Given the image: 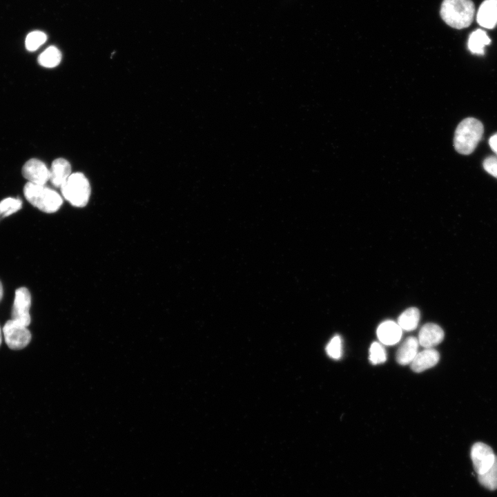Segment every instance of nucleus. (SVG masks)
Wrapping results in <instances>:
<instances>
[{
	"mask_svg": "<svg viewBox=\"0 0 497 497\" xmlns=\"http://www.w3.org/2000/svg\"><path fill=\"white\" fill-rule=\"evenodd\" d=\"M61 191L71 205L82 208L89 201L91 188L88 179L83 173H75L61 186Z\"/></svg>",
	"mask_w": 497,
	"mask_h": 497,
	"instance_id": "obj_4",
	"label": "nucleus"
},
{
	"mask_svg": "<svg viewBox=\"0 0 497 497\" xmlns=\"http://www.w3.org/2000/svg\"><path fill=\"white\" fill-rule=\"evenodd\" d=\"M491 42L487 32L482 29L473 31L469 37L468 48L474 54H484L485 47Z\"/></svg>",
	"mask_w": 497,
	"mask_h": 497,
	"instance_id": "obj_15",
	"label": "nucleus"
},
{
	"mask_svg": "<svg viewBox=\"0 0 497 497\" xmlns=\"http://www.w3.org/2000/svg\"><path fill=\"white\" fill-rule=\"evenodd\" d=\"M23 194L28 202L46 213L57 211L63 203L60 195L45 185L28 182L23 187Z\"/></svg>",
	"mask_w": 497,
	"mask_h": 497,
	"instance_id": "obj_3",
	"label": "nucleus"
},
{
	"mask_svg": "<svg viewBox=\"0 0 497 497\" xmlns=\"http://www.w3.org/2000/svg\"><path fill=\"white\" fill-rule=\"evenodd\" d=\"M483 168L489 174L497 178V156H489L483 162Z\"/></svg>",
	"mask_w": 497,
	"mask_h": 497,
	"instance_id": "obj_23",
	"label": "nucleus"
},
{
	"mask_svg": "<svg viewBox=\"0 0 497 497\" xmlns=\"http://www.w3.org/2000/svg\"><path fill=\"white\" fill-rule=\"evenodd\" d=\"M419 320V310L416 307H410L400 315L398 318V324L402 330L410 331L416 329Z\"/></svg>",
	"mask_w": 497,
	"mask_h": 497,
	"instance_id": "obj_16",
	"label": "nucleus"
},
{
	"mask_svg": "<svg viewBox=\"0 0 497 497\" xmlns=\"http://www.w3.org/2000/svg\"><path fill=\"white\" fill-rule=\"evenodd\" d=\"M419 342L417 338L409 336L400 344L396 354V359L401 365L410 364L418 353Z\"/></svg>",
	"mask_w": 497,
	"mask_h": 497,
	"instance_id": "obj_14",
	"label": "nucleus"
},
{
	"mask_svg": "<svg viewBox=\"0 0 497 497\" xmlns=\"http://www.w3.org/2000/svg\"><path fill=\"white\" fill-rule=\"evenodd\" d=\"M439 353L433 348H425L418 352L411 362V369L416 373L422 372L434 367L439 361Z\"/></svg>",
	"mask_w": 497,
	"mask_h": 497,
	"instance_id": "obj_12",
	"label": "nucleus"
},
{
	"mask_svg": "<svg viewBox=\"0 0 497 497\" xmlns=\"http://www.w3.org/2000/svg\"><path fill=\"white\" fill-rule=\"evenodd\" d=\"M1 341H2V335H1V328H0V345L1 344Z\"/></svg>",
	"mask_w": 497,
	"mask_h": 497,
	"instance_id": "obj_26",
	"label": "nucleus"
},
{
	"mask_svg": "<svg viewBox=\"0 0 497 497\" xmlns=\"http://www.w3.org/2000/svg\"><path fill=\"white\" fill-rule=\"evenodd\" d=\"M3 333L7 345L13 350L25 348L31 340V333L27 327L12 319L6 322Z\"/></svg>",
	"mask_w": 497,
	"mask_h": 497,
	"instance_id": "obj_5",
	"label": "nucleus"
},
{
	"mask_svg": "<svg viewBox=\"0 0 497 497\" xmlns=\"http://www.w3.org/2000/svg\"><path fill=\"white\" fill-rule=\"evenodd\" d=\"M484 132L483 124L474 117L463 119L457 126L454 138L456 150L462 155L471 154L480 141Z\"/></svg>",
	"mask_w": 497,
	"mask_h": 497,
	"instance_id": "obj_2",
	"label": "nucleus"
},
{
	"mask_svg": "<svg viewBox=\"0 0 497 497\" xmlns=\"http://www.w3.org/2000/svg\"><path fill=\"white\" fill-rule=\"evenodd\" d=\"M22 202L19 198L8 197L0 202V215L9 216L21 209Z\"/></svg>",
	"mask_w": 497,
	"mask_h": 497,
	"instance_id": "obj_19",
	"label": "nucleus"
},
{
	"mask_svg": "<svg viewBox=\"0 0 497 497\" xmlns=\"http://www.w3.org/2000/svg\"><path fill=\"white\" fill-rule=\"evenodd\" d=\"M476 21L483 28H494L497 25V0H485L479 6Z\"/></svg>",
	"mask_w": 497,
	"mask_h": 497,
	"instance_id": "obj_10",
	"label": "nucleus"
},
{
	"mask_svg": "<svg viewBox=\"0 0 497 497\" xmlns=\"http://www.w3.org/2000/svg\"><path fill=\"white\" fill-rule=\"evenodd\" d=\"M49 172V180L55 186L61 188L72 174L71 166L66 159L57 158L52 162Z\"/></svg>",
	"mask_w": 497,
	"mask_h": 497,
	"instance_id": "obj_13",
	"label": "nucleus"
},
{
	"mask_svg": "<svg viewBox=\"0 0 497 497\" xmlns=\"http://www.w3.org/2000/svg\"><path fill=\"white\" fill-rule=\"evenodd\" d=\"M47 39L46 35L39 30L29 33L26 39V48L29 51H35L39 48Z\"/></svg>",
	"mask_w": 497,
	"mask_h": 497,
	"instance_id": "obj_21",
	"label": "nucleus"
},
{
	"mask_svg": "<svg viewBox=\"0 0 497 497\" xmlns=\"http://www.w3.org/2000/svg\"><path fill=\"white\" fill-rule=\"evenodd\" d=\"M442 19L456 29L469 27L474 21L475 6L471 0H443L440 10Z\"/></svg>",
	"mask_w": 497,
	"mask_h": 497,
	"instance_id": "obj_1",
	"label": "nucleus"
},
{
	"mask_svg": "<svg viewBox=\"0 0 497 497\" xmlns=\"http://www.w3.org/2000/svg\"><path fill=\"white\" fill-rule=\"evenodd\" d=\"M479 483L489 490L497 489V456L492 466L485 473L478 474Z\"/></svg>",
	"mask_w": 497,
	"mask_h": 497,
	"instance_id": "obj_18",
	"label": "nucleus"
},
{
	"mask_svg": "<svg viewBox=\"0 0 497 497\" xmlns=\"http://www.w3.org/2000/svg\"><path fill=\"white\" fill-rule=\"evenodd\" d=\"M3 286L0 281V301L3 298Z\"/></svg>",
	"mask_w": 497,
	"mask_h": 497,
	"instance_id": "obj_25",
	"label": "nucleus"
},
{
	"mask_svg": "<svg viewBox=\"0 0 497 497\" xmlns=\"http://www.w3.org/2000/svg\"><path fill=\"white\" fill-rule=\"evenodd\" d=\"M496 455L489 445L476 442L471 449V458L475 471L478 474L486 472L493 465Z\"/></svg>",
	"mask_w": 497,
	"mask_h": 497,
	"instance_id": "obj_7",
	"label": "nucleus"
},
{
	"mask_svg": "<svg viewBox=\"0 0 497 497\" xmlns=\"http://www.w3.org/2000/svg\"><path fill=\"white\" fill-rule=\"evenodd\" d=\"M31 295L26 287H19L15 291L12 310V319L28 327L30 323V308Z\"/></svg>",
	"mask_w": 497,
	"mask_h": 497,
	"instance_id": "obj_6",
	"label": "nucleus"
},
{
	"mask_svg": "<svg viewBox=\"0 0 497 497\" xmlns=\"http://www.w3.org/2000/svg\"><path fill=\"white\" fill-rule=\"evenodd\" d=\"M369 361L373 364L384 362L387 360V352L382 343L373 342L369 348Z\"/></svg>",
	"mask_w": 497,
	"mask_h": 497,
	"instance_id": "obj_20",
	"label": "nucleus"
},
{
	"mask_svg": "<svg viewBox=\"0 0 497 497\" xmlns=\"http://www.w3.org/2000/svg\"><path fill=\"white\" fill-rule=\"evenodd\" d=\"M327 355L335 360L341 358L342 353V339L340 335H336L333 337L326 347Z\"/></svg>",
	"mask_w": 497,
	"mask_h": 497,
	"instance_id": "obj_22",
	"label": "nucleus"
},
{
	"mask_svg": "<svg viewBox=\"0 0 497 497\" xmlns=\"http://www.w3.org/2000/svg\"><path fill=\"white\" fill-rule=\"evenodd\" d=\"M402 330L398 323L387 320L382 322L377 329L380 342L385 345H394L401 339Z\"/></svg>",
	"mask_w": 497,
	"mask_h": 497,
	"instance_id": "obj_11",
	"label": "nucleus"
},
{
	"mask_svg": "<svg viewBox=\"0 0 497 497\" xmlns=\"http://www.w3.org/2000/svg\"><path fill=\"white\" fill-rule=\"evenodd\" d=\"M490 148L497 156V133L493 135L489 140Z\"/></svg>",
	"mask_w": 497,
	"mask_h": 497,
	"instance_id": "obj_24",
	"label": "nucleus"
},
{
	"mask_svg": "<svg viewBox=\"0 0 497 497\" xmlns=\"http://www.w3.org/2000/svg\"><path fill=\"white\" fill-rule=\"evenodd\" d=\"M444 335V331L440 326L427 323L420 329L418 340L422 347L433 348L443 340Z\"/></svg>",
	"mask_w": 497,
	"mask_h": 497,
	"instance_id": "obj_9",
	"label": "nucleus"
},
{
	"mask_svg": "<svg viewBox=\"0 0 497 497\" xmlns=\"http://www.w3.org/2000/svg\"><path fill=\"white\" fill-rule=\"evenodd\" d=\"M22 175L29 182L45 185L49 180L50 172L46 164L35 158L28 160L22 168Z\"/></svg>",
	"mask_w": 497,
	"mask_h": 497,
	"instance_id": "obj_8",
	"label": "nucleus"
},
{
	"mask_svg": "<svg viewBox=\"0 0 497 497\" xmlns=\"http://www.w3.org/2000/svg\"><path fill=\"white\" fill-rule=\"evenodd\" d=\"M61 54L55 46L46 48L39 57V64L46 68L57 66L61 61Z\"/></svg>",
	"mask_w": 497,
	"mask_h": 497,
	"instance_id": "obj_17",
	"label": "nucleus"
}]
</instances>
